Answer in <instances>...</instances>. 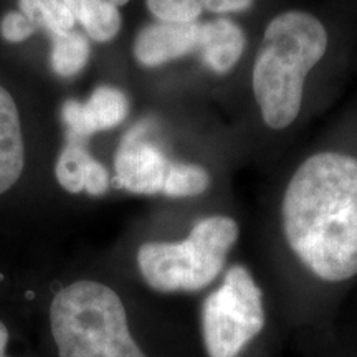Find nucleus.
I'll return each instance as SVG.
<instances>
[{"mask_svg":"<svg viewBox=\"0 0 357 357\" xmlns=\"http://www.w3.org/2000/svg\"><path fill=\"white\" fill-rule=\"evenodd\" d=\"M200 24H167L155 22L146 25L134 42V56L146 68H155L176 58L185 56L199 48Z\"/></svg>","mask_w":357,"mask_h":357,"instance_id":"0eeeda50","label":"nucleus"},{"mask_svg":"<svg viewBox=\"0 0 357 357\" xmlns=\"http://www.w3.org/2000/svg\"><path fill=\"white\" fill-rule=\"evenodd\" d=\"M93 158L88 154L86 147L78 139H70L56 160V181L70 194H78L84 190V176Z\"/></svg>","mask_w":357,"mask_h":357,"instance_id":"4468645a","label":"nucleus"},{"mask_svg":"<svg viewBox=\"0 0 357 357\" xmlns=\"http://www.w3.org/2000/svg\"><path fill=\"white\" fill-rule=\"evenodd\" d=\"M238 240V225L225 215L205 217L181 242H146L136 261L147 287L159 293H195L223 271Z\"/></svg>","mask_w":357,"mask_h":357,"instance_id":"20e7f679","label":"nucleus"},{"mask_svg":"<svg viewBox=\"0 0 357 357\" xmlns=\"http://www.w3.org/2000/svg\"><path fill=\"white\" fill-rule=\"evenodd\" d=\"M211 184V176L202 166L185 162L169 164L162 194L167 197H194L207 190Z\"/></svg>","mask_w":357,"mask_h":357,"instance_id":"2eb2a0df","label":"nucleus"},{"mask_svg":"<svg viewBox=\"0 0 357 357\" xmlns=\"http://www.w3.org/2000/svg\"><path fill=\"white\" fill-rule=\"evenodd\" d=\"M101 2L108 3V6H113V7H121V6H126V3L129 2V0H101Z\"/></svg>","mask_w":357,"mask_h":357,"instance_id":"412c9836","label":"nucleus"},{"mask_svg":"<svg viewBox=\"0 0 357 357\" xmlns=\"http://www.w3.org/2000/svg\"><path fill=\"white\" fill-rule=\"evenodd\" d=\"M149 123H139L129 131L114 158L116 185L132 194H162L171 160L146 137Z\"/></svg>","mask_w":357,"mask_h":357,"instance_id":"423d86ee","label":"nucleus"},{"mask_svg":"<svg viewBox=\"0 0 357 357\" xmlns=\"http://www.w3.org/2000/svg\"><path fill=\"white\" fill-rule=\"evenodd\" d=\"M25 149L15 101L0 86V195L6 194L24 171Z\"/></svg>","mask_w":357,"mask_h":357,"instance_id":"1a4fd4ad","label":"nucleus"},{"mask_svg":"<svg viewBox=\"0 0 357 357\" xmlns=\"http://www.w3.org/2000/svg\"><path fill=\"white\" fill-rule=\"evenodd\" d=\"M13 329L6 319L0 316V357H29L25 354L13 352Z\"/></svg>","mask_w":357,"mask_h":357,"instance_id":"aec40b11","label":"nucleus"},{"mask_svg":"<svg viewBox=\"0 0 357 357\" xmlns=\"http://www.w3.org/2000/svg\"><path fill=\"white\" fill-rule=\"evenodd\" d=\"M37 30L32 22H30L20 10L8 12L3 15L2 22H0V33L7 42L20 43L24 40L30 38Z\"/></svg>","mask_w":357,"mask_h":357,"instance_id":"f3484780","label":"nucleus"},{"mask_svg":"<svg viewBox=\"0 0 357 357\" xmlns=\"http://www.w3.org/2000/svg\"><path fill=\"white\" fill-rule=\"evenodd\" d=\"M328 48L324 25L306 12H284L270 22L253 65V95L268 126L283 129L300 114L306 75Z\"/></svg>","mask_w":357,"mask_h":357,"instance_id":"7ed1b4c3","label":"nucleus"},{"mask_svg":"<svg viewBox=\"0 0 357 357\" xmlns=\"http://www.w3.org/2000/svg\"><path fill=\"white\" fill-rule=\"evenodd\" d=\"M283 230L303 265L324 281L357 275V159L311 155L283 199Z\"/></svg>","mask_w":357,"mask_h":357,"instance_id":"f257e3e1","label":"nucleus"},{"mask_svg":"<svg viewBox=\"0 0 357 357\" xmlns=\"http://www.w3.org/2000/svg\"><path fill=\"white\" fill-rule=\"evenodd\" d=\"M108 184L109 178L105 166L93 159L86 169V176H84V192H88L89 195H102L108 189Z\"/></svg>","mask_w":357,"mask_h":357,"instance_id":"a211bd4d","label":"nucleus"},{"mask_svg":"<svg viewBox=\"0 0 357 357\" xmlns=\"http://www.w3.org/2000/svg\"><path fill=\"white\" fill-rule=\"evenodd\" d=\"M245 42L243 30L229 19L200 24L199 50L204 63L215 73H227L234 68L243 55Z\"/></svg>","mask_w":357,"mask_h":357,"instance_id":"9d476101","label":"nucleus"},{"mask_svg":"<svg viewBox=\"0 0 357 357\" xmlns=\"http://www.w3.org/2000/svg\"><path fill=\"white\" fill-rule=\"evenodd\" d=\"M129 113V101L121 89L100 86L86 105L70 100L63 106V121L77 137L119 126Z\"/></svg>","mask_w":357,"mask_h":357,"instance_id":"6e6552de","label":"nucleus"},{"mask_svg":"<svg viewBox=\"0 0 357 357\" xmlns=\"http://www.w3.org/2000/svg\"><path fill=\"white\" fill-rule=\"evenodd\" d=\"M95 42H109L121 29V13L101 0H61Z\"/></svg>","mask_w":357,"mask_h":357,"instance_id":"9b49d317","label":"nucleus"},{"mask_svg":"<svg viewBox=\"0 0 357 357\" xmlns=\"http://www.w3.org/2000/svg\"><path fill=\"white\" fill-rule=\"evenodd\" d=\"M204 8L213 13L245 12L253 6V0H200Z\"/></svg>","mask_w":357,"mask_h":357,"instance_id":"6ab92c4d","label":"nucleus"},{"mask_svg":"<svg viewBox=\"0 0 357 357\" xmlns=\"http://www.w3.org/2000/svg\"><path fill=\"white\" fill-rule=\"evenodd\" d=\"M45 334L53 357H149L134 336L119 293L91 278L53 293Z\"/></svg>","mask_w":357,"mask_h":357,"instance_id":"f03ea898","label":"nucleus"},{"mask_svg":"<svg viewBox=\"0 0 357 357\" xmlns=\"http://www.w3.org/2000/svg\"><path fill=\"white\" fill-rule=\"evenodd\" d=\"M19 7L37 29H45L53 37L71 32L77 24L73 13L61 0H19Z\"/></svg>","mask_w":357,"mask_h":357,"instance_id":"ddd939ff","label":"nucleus"},{"mask_svg":"<svg viewBox=\"0 0 357 357\" xmlns=\"http://www.w3.org/2000/svg\"><path fill=\"white\" fill-rule=\"evenodd\" d=\"M200 328L208 357H238L265 328L263 293L242 265L227 270L223 283L205 298Z\"/></svg>","mask_w":357,"mask_h":357,"instance_id":"39448f33","label":"nucleus"},{"mask_svg":"<svg viewBox=\"0 0 357 357\" xmlns=\"http://www.w3.org/2000/svg\"><path fill=\"white\" fill-rule=\"evenodd\" d=\"M147 8L159 22L190 24L202 13L200 0H146Z\"/></svg>","mask_w":357,"mask_h":357,"instance_id":"dca6fc26","label":"nucleus"},{"mask_svg":"<svg viewBox=\"0 0 357 357\" xmlns=\"http://www.w3.org/2000/svg\"><path fill=\"white\" fill-rule=\"evenodd\" d=\"M89 60V43L84 35L78 32L63 33L53 37L52 68L58 77H75L86 66Z\"/></svg>","mask_w":357,"mask_h":357,"instance_id":"f8f14e48","label":"nucleus"}]
</instances>
